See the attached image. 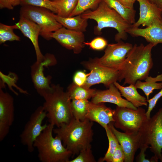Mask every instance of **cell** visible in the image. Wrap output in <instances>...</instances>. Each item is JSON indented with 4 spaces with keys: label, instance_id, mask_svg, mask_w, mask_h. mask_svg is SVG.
<instances>
[{
    "label": "cell",
    "instance_id": "7a4b0ae2",
    "mask_svg": "<svg viewBox=\"0 0 162 162\" xmlns=\"http://www.w3.org/2000/svg\"><path fill=\"white\" fill-rule=\"evenodd\" d=\"M93 124L92 122L87 119L81 121L73 118L69 123L54 128L53 132L74 156L82 149L91 146Z\"/></svg>",
    "mask_w": 162,
    "mask_h": 162
},
{
    "label": "cell",
    "instance_id": "e0dca14e",
    "mask_svg": "<svg viewBox=\"0 0 162 162\" xmlns=\"http://www.w3.org/2000/svg\"><path fill=\"white\" fill-rule=\"evenodd\" d=\"M16 29L19 30L24 35L29 39L35 50L37 62H41L44 58L40 50L38 43L40 28L36 23L22 16H20L19 21L15 24Z\"/></svg>",
    "mask_w": 162,
    "mask_h": 162
},
{
    "label": "cell",
    "instance_id": "30bf717a",
    "mask_svg": "<svg viewBox=\"0 0 162 162\" xmlns=\"http://www.w3.org/2000/svg\"><path fill=\"white\" fill-rule=\"evenodd\" d=\"M133 46L122 40L116 43L108 44L101 57L93 59L100 65L119 71Z\"/></svg>",
    "mask_w": 162,
    "mask_h": 162
},
{
    "label": "cell",
    "instance_id": "ac0fdd59",
    "mask_svg": "<svg viewBox=\"0 0 162 162\" xmlns=\"http://www.w3.org/2000/svg\"><path fill=\"white\" fill-rule=\"evenodd\" d=\"M115 112V110L106 106L104 103L95 104L89 101L86 118L105 128L110 123L114 122Z\"/></svg>",
    "mask_w": 162,
    "mask_h": 162
},
{
    "label": "cell",
    "instance_id": "f1b7e54d",
    "mask_svg": "<svg viewBox=\"0 0 162 162\" xmlns=\"http://www.w3.org/2000/svg\"><path fill=\"white\" fill-rule=\"evenodd\" d=\"M0 88H3L5 86L6 83L10 89L14 93L17 95L18 93L12 88V87H16L21 93L28 94L27 92L18 87L16 84L18 78L16 74L13 73H10L8 75H6L0 72Z\"/></svg>",
    "mask_w": 162,
    "mask_h": 162
},
{
    "label": "cell",
    "instance_id": "7402d4cb",
    "mask_svg": "<svg viewBox=\"0 0 162 162\" xmlns=\"http://www.w3.org/2000/svg\"><path fill=\"white\" fill-rule=\"evenodd\" d=\"M55 16L57 21L66 28L83 32L86 31L88 19L82 17L81 14L71 17H62L55 14Z\"/></svg>",
    "mask_w": 162,
    "mask_h": 162
},
{
    "label": "cell",
    "instance_id": "f546056e",
    "mask_svg": "<svg viewBox=\"0 0 162 162\" xmlns=\"http://www.w3.org/2000/svg\"><path fill=\"white\" fill-rule=\"evenodd\" d=\"M103 0H78L76 6L69 17L80 15L88 10H94Z\"/></svg>",
    "mask_w": 162,
    "mask_h": 162
},
{
    "label": "cell",
    "instance_id": "603a6c76",
    "mask_svg": "<svg viewBox=\"0 0 162 162\" xmlns=\"http://www.w3.org/2000/svg\"><path fill=\"white\" fill-rule=\"evenodd\" d=\"M144 82L138 80L135 85L137 88L141 89L144 92L147 100L149 96L154 90L160 89L162 87V74L153 77L148 76L144 80Z\"/></svg>",
    "mask_w": 162,
    "mask_h": 162
},
{
    "label": "cell",
    "instance_id": "d590c367",
    "mask_svg": "<svg viewBox=\"0 0 162 162\" xmlns=\"http://www.w3.org/2000/svg\"><path fill=\"white\" fill-rule=\"evenodd\" d=\"M90 73H86L85 71L79 70L74 74L73 80V82L79 86H82L84 84Z\"/></svg>",
    "mask_w": 162,
    "mask_h": 162
},
{
    "label": "cell",
    "instance_id": "e575fe53",
    "mask_svg": "<svg viewBox=\"0 0 162 162\" xmlns=\"http://www.w3.org/2000/svg\"><path fill=\"white\" fill-rule=\"evenodd\" d=\"M162 97V87L160 91L155 94L152 98L147 100L148 103V107L146 112V115L148 118H150V116L151 111L155 106L159 99Z\"/></svg>",
    "mask_w": 162,
    "mask_h": 162
},
{
    "label": "cell",
    "instance_id": "8d00e7d4",
    "mask_svg": "<svg viewBox=\"0 0 162 162\" xmlns=\"http://www.w3.org/2000/svg\"><path fill=\"white\" fill-rule=\"evenodd\" d=\"M124 158L125 156L123 149L119 144L113 154L112 162H123L124 161Z\"/></svg>",
    "mask_w": 162,
    "mask_h": 162
},
{
    "label": "cell",
    "instance_id": "5b68a950",
    "mask_svg": "<svg viewBox=\"0 0 162 162\" xmlns=\"http://www.w3.org/2000/svg\"><path fill=\"white\" fill-rule=\"evenodd\" d=\"M54 126L49 124L37 138L34 146L41 162H68L72 153L63 145L58 136L52 134Z\"/></svg>",
    "mask_w": 162,
    "mask_h": 162
},
{
    "label": "cell",
    "instance_id": "60d3db41",
    "mask_svg": "<svg viewBox=\"0 0 162 162\" xmlns=\"http://www.w3.org/2000/svg\"><path fill=\"white\" fill-rule=\"evenodd\" d=\"M162 12V0H148Z\"/></svg>",
    "mask_w": 162,
    "mask_h": 162
},
{
    "label": "cell",
    "instance_id": "6da1fadb",
    "mask_svg": "<svg viewBox=\"0 0 162 162\" xmlns=\"http://www.w3.org/2000/svg\"><path fill=\"white\" fill-rule=\"evenodd\" d=\"M154 46L151 43L133 45L118 71L121 81L124 80L123 86L135 85L137 81L144 80L149 76L153 65L152 50Z\"/></svg>",
    "mask_w": 162,
    "mask_h": 162
},
{
    "label": "cell",
    "instance_id": "9c48e42d",
    "mask_svg": "<svg viewBox=\"0 0 162 162\" xmlns=\"http://www.w3.org/2000/svg\"><path fill=\"white\" fill-rule=\"evenodd\" d=\"M46 117V113L43 106L38 107L31 115L20 135L21 142L29 152L34 151L35 141L48 126L46 123L42 124Z\"/></svg>",
    "mask_w": 162,
    "mask_h": 162
},
{
    "label": "cell",
    "instance_id": "9a60e30c",
    "mask_svg": "<svg viewBox=\"0 0 162 162\" xmlns=\"http://www.w3.org/2000/svg\"><path fill=\"white\" fill-rule=\"evenodd\" d=\"M114 135L122 146L125 156L124 162H133L137 150L141 144V134L128 133L117 130L114 125V122L108 124Z\"/></svg>",
    "mask_w": 162,
    "mask_h": 162
},
{
    "label": "cell",
    "instance_id": "7c38bea8",
    "mask_svg": "<svg viewBox=\"0 0 162 162\" xmlns=\"http://www.w3.org/2000/svg\"><path fill=\"white\" fill-rule=\"evenodd\" d=\"M44 56L42 61H36L31 68V75L34 86L38 93L42 97L51 89L52 76L44 75V67L54 65L57 62L53 54L47 53Z\"/></svg>",
    "mask_w": 162,
    "mask_h": 162
},
{
    "label": "cell",
    "instance_id": "4dcf8cb0",
    "mask_svg": "<svg viewBox=\"0 0 162 162\" xmlns=\"http://www.w3.org/2000/svg\"><path fill=\"white\" fill-rule=\"evenodd\" d=\"M16 29L15 24L9 26L0 23V44H2L5 42L19 41L20 38L15 34L13 32Z\"/></svg>",
    "mask_w": 162,
    "mask_h": 162
},
{
    "label": "cell",
    "instance_id": "836d02e7",
    "mask_svg": "<svg viewBox=\"0 0 162 162\" xmlns=\"http://www.w3.org/2000/svg\"><path fill=\"white\" fill-rule=\"evenodd\" d=\"M85 45L88 46L92 50H101L107 46V41L104 38L101 37H97L90 42H85Z\"/></svg>",
    "mask_w": 162,
    "mask_h": 162
},
{
    "label": "cell",
    "instance_id": "83f0119b",
    "mask_svg": "<svg viewBox=\"0 0 162 162\" xmlns=\"http://www.w3.org/2000/svg\"><path fill=\"white\" fill-rule=\"evenodd\" d=\"M104 129L109 141V147L104 157L100 158L98 161L112 162L113 154L119 143L109 124Z\"/></svg>",
    "mask_w": 162,
    "mask_h": 162
},
{
    "label": "cell",
    "instance_id": "ba28073f",
    "mask_svg": "<svg viewBox=\"0 0 162 162\" xmlns=\"http://www.w3.org/2000/svg\"><path fill=\"white\" fill-rule=\"evenodd\" d=\"M141 143L150 146L154 154L151 162H162V107L152 118L144 129L140 132Z\"/></svg>",
    "mask_w": 162,
    "mask_h": 162
},
{
    "label": "cell",
    "instance_id": "5bb4252c",
    "mask_svg": "<svg viewBox=\"0 0 162 162\" xmlns=\"http://www.w3.org/2000/svg\"><path fill=\"white\" fill-rule=\"evenodd\" d=\"M61 45L74 53H80L84 47L85 38L83 32L72 30L62 27L51 34Z\"/></svg>",
    "mask_w": 162,
    "mask_h": 162
},
{
    "label": "cell",
    "instance_id": "44dd1931",
    "mask_svg": "<svg viewBox=\"0 0 162 162\" xmlns=\"http://www.w3.org/2000/svg\"><path fill=\"white\" fill-rule=\"evenodd\" d=\"M114 84L119 90L122 96L125 98L136 107L147 105L146 98L138 93L135 85L130 84L128 86H124L117 82H115Z\"/></svg>",
    "mask_w": 162,
    "mask_h": 162
},
{
    "label": "cell",
    "instance_id": "1f68e13d",
    "mask_svg": "<svg viewBox=\"0 0 162 162\" xmlns=\"http://www.w3.org/2000/svg\"><path fill=\"white\" fill-rule=\"evenodd\" d=\"M20 5L21 6L30 5L43 8L50 10L55 14H57V10L52 1L50 0H21Z\"/></svg>",
    "mask_w": 162,
    "mask_h": 162
},
{
    "label": "cell",
    "instance_id": "ffe728a7",
    "mask_svg": "<svg viewBox=\"0 0 162 162\" xmlns=\"http://www.w3.org/2000/svg\"><path fill=\"white\" fill-rule=\"evenodd\" d=\"M140 4V17L132 25V28H138L140 25L148 27L156 20L162 18V12L148 0H136Z\"/></svg>",
    "mask_w": 162,
    "mask_h": 162
},
{
    "label": "cell",
    "instance_id": "4fadbf2b",
    "mask_svg": "<svg viewBox=\"0 0 162 162\" xmlns=\"http://www.w3.org/2000/svg\"><path fill=\"white\" fill-rule=\"evenodd\" d=\"M14 119V99L0 88V141L8 134Z\"/></svg>",
    "mask_w": 162,
    "mask_h": 162
},
{
    "label": "cell",
    "instance_id": "74e56055",
    "mask_svg": "<svg viewBox=\"0 0 162 162\" xmlns=\"http://www.w3.org/2000/svg\"><path fill=\"white\" fill-rule=\"evenodd\" d=\"M21 0H0V8L13 9L14 7L20 4Z\"/></svg>",
    "mask_w": 162,
    "mask_h": 162
},
{
    "label": "cell",
    "instance_id": "52a82bcc",
    "mask_svg": "<svg viewBox=\"0 0 162 162\" xmlns=\"http://www.w3.org/2000/svg\"><path fill=\"white\" fill-rule=\"evenodd\" d=\"M115 110L114 127L128 133L140 132L150 119L147 118L145 110L141 107L134 110L117 106Z\"/></svg>",
    "mask_w": 162,
    "mask_h": 162
},
{
    "label": "cell",
    "instance_id": "d6a6232c",
    "mask_svg": "<svg viewBox=\"0 0 162 162\" xmlns=\"http://www.w3.org/2000/svg\"><path fill=\"white\" fill-rule=\"evenodd\" d=\"M96 160L91 150V146L82 149L77 156L68 162H95Z\"/></svg>",
    "mask_w": 162,
    "mask_h": 162
},
{
    "label": "cell",
    "instance_id": "ab89813d",
    "mask_svg": "<svg viewBox=\"0 0 162 162\" xmlns=\"http://www.w3.org/2000/svg\"><path fill=\"white\" fill-rule=\"evenodd\" d=\"M125 7L134 9V5L136 0H117Z\"/></svg>",
    "mask_w": 162,
    "mask_h": 162
},
{
    "label": "cell",
    "instance_id": "4316f807",
    "mask_svg": "<svg viewBox=\"0 0 162 162\" xmlns=\"http://www.w3.org/2000/svg\"><path fill=\"white\" fill-rule=\"evenodd\" d=\"M89 102L88 100H71V109L74 118L81 121L86 119Z\"/></svg>",
    "mask_w": 162,
    "mask_h": 162
},
{
    "label": "cell",
    "instance_id": "f35d334b",
    "mask_svg": "<svg viewBox=\"0 0 162 162\" xmlns=\"http://www.w3.org/2000/svg\"><path fill=\"white\" fill-rule=\"evenodd\" d=\"M148 148H149V146L143 143H141L140 147V151L139 154L136 157V161L139 162H151L150 160L146 159L145 158V152Z\"/></svg>",
    "mask_w": 162,
    "mask_h": 162
},
{
    "label": "cell",
    "instance_id": "8992f818",
    "mask_svg": "<svg viewBox=\"0 0 162 162\" xmlns=\"http://www.w3.org/2000/svg\"><path fill=\"white\" fill-rule=\"evenodd\" d=\"M20 14V16L38 25L40 28V35L47 40L52 38V32L63 27L55 18V14L44 8L30 5L22 6Z\"/></svg>",
    "mask_w": 162,
    "mask_h": 162
},
{
    "label": "cell",
    "instance_id": "b9f144b4",
    "mask_svg": "<svg viewBox=\"0 0 162 162\" xmlns=\"http://www.w3.org/2000/svg\"><path fill=\"white\" fill-rule=\"evenodd\" d=\"M50 0L52 1V0Z\"/></svg>",
    "mask_w": 162,
    "mask_h": 162
},
{
    "label": "cell",
    "instance_id": "2e32d148",
    "mask_svg": "<svg viewBox=\"0 0 162 162\" xmlns=\"http://www.w3.org/2000/svg\"><path fill=\"white\" fill-rule=\"evenodd\" d=\"M106 90H97L92 98L91 102L95 104L109 103L114 104L118 106L126 107L134 110L137 108L126 99L122 98L118 89L114 85L111 84Z\"/></svg>",
    "mask_w": 162,
    "mask_h": 162
},
{
    "label": "cell",
    "instance_id": "d6986e66",
    "mask_svg": "<svg viewBox=\"0 0 162 162\" xmlns=\"http://www.w3.org/2000/svg\"><path fill=\"white\" fill-rule=\"evenodd\" d=\"M133 37H141L155 46L162 44V18L155 20L150 26L145 28H129L126 31Z\"/></svg>",
    "mask_w": 162,
    "mask_h": 162
},
{
    "label": "cell",
    "instance_id": "484cf974",
    "mask_svg": "<svg viewBox=\"0 0 162 162\" xmlns=\"http://www.w3.org/2000/svg\"><path fill=\"white\" fill-rule=\"evenodd\" d=\"M78 0H53L57 10L58 15L62 17H69L75 8Z\"/></svg>",
    "mask_w": 162,
    "mask_h": 162
},
{
    "label": "cell",
    "instance_id": "cb8c5ba5",
    "mask_svg": "<svg viewBox=\"0 0 162 162\" xmlns=\"http://www.w3.org/2000/svg\"><path fill=\"white\" fill-rule=\"evenodd\" d=\"M97 90L83 86H79L73 82L68 86L67 92L71 100H88L92 98Z\"/></svg>",
    "mask_w": 162,
    "mask_h": 162
},
{
    "label": "cell",
    "instance_id": "7bdbcfd3",
    "mask_svg": "<svg viewBox=\"0 0 162 162\" xmlns=\"http://www.w3.org/2000/svg\"></svg>",
    "mask_w": 162,
    "mask_h": 162
},
{
    "label": "cell",
    "instance_id": "277c9868",
    "mask_svg": "<svg viewBox=\"0 0 162 162\" xmlns=\"http://www.w3.org/2000/svg\"><path fill=\"white\" fill-rule=\"evenodd\" d=\"M82 16L87 19L95 21L97 25L94 27V33L100 35L104 28H111L117 31L115 36L117 42L125 40L128 35L127 31L132 26L119 14L109 7L103 0L98 7L94 10H88L81 14Z\"/></svg>",
    "mask_w": 162,
    "mask_h": 162
},
{
    "label": "cell",
    "instance_id": "8fae6325",
    "mask_svg": "<svg viewBox=\"0 0 162 162\" xmlns=\"http://www.w3.org/2000/svg\"><path fill=\"white\" fill-rule=\"evenodd\" d=\"M81 64L90 71V74L83 86L90 88L92 86L102 84L108 88L116 82H121L120 73L118 70L100 65L93 58L82 62Z\"/></svg>",
    "mask_w": 162,
    "mask_h": 162
},
{
    "label": "cell",
    "instance_id": "d4e9b609",
    "mask_svg": "<svg viewBox=\"0 0 162 162\" xmlns=\"http://www.w3.org/2000/svg\"><path fill=\"white\" fill-rule=\"evenodd\" d=\"M107 5L119 14L128 23L132 25L135 22L136 10L126 8L117 0H103Z\"/></svg>",
    "mask_w": 162,
    "mask_h": 162
},
{
    "label": "cell",
    "instance_id": "3957f363",
    "mask_svg": "<svg viewBox=\"0 0 162 162\" xmlns=\"http://www.w3.org/2000/svg\"><path fill=\"white\" fill-rule=\"evenodd\" d=\"M51 90L43 97L44 100L43 106L49 124L59 127L74 118L71 100L68 92L59 85L51 84Z\"/></svg>",
    "mask_w": 162,
    "mask_h": 162
}]
</instances>
